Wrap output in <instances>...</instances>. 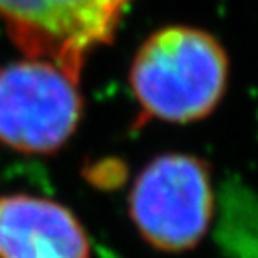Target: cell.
I'll return each instance as SVG.
<instances>
[{
	"mask_svg": "<svg viewBox=\"0 0 258 258\" xmlns=\"http://www.w3.org/2000/svg\"><path fill=\"white\" fill-rule=\"evenodd\" d=\"M79 81L46 59L0 67V144L21 153H52L81 119Z\"/></svg>",
	"mask_w": 258,
	"mask_h": 258,
	"instance_id": "277c9868",
	"label": "cell"
},
{
	"mask_svg": "<svg viewBox=\"0 0 258 258\" xmlns=\"http://www.w3.org/2000/svg\"><path fill=\"white\" fill-rule=\"evenodd\" d=\"M226 77V54L209 33L191 27H166L151 35L140 48L130 83L148 117L189 122L216 107Z\"/></svg>",
	"mask_w": 258,
	"mask_h": 258,
	"instance_id": "6da1fadb",
	"label": "cell"
},
{
	"mask_svg": "<svg viewBox=\"0 0 258 258\" xmlns=\"http://www.w3.org/2000/svg\"><path fill=\"white\" fill-rule=\"evenodd\" d=\"M132 0H0V25L35 59L52 61L79 81L94 48L111 42Z\"/></svg>",
	"mask_w": 258,
	"mask_h": 258,
	"instance_id": "3957f363",
	"label": "cell"
},
{
	"mask_svg": "<svg viewBox=\"0 0 258 258\" xmlns=\"http://www.w3.org/2000/svg\"><path fill=\"white\" fill-rule=\"evenodd\" d=\"M92 245L81 220L48 197H0V258H90Z\"/></svg>",
	"mask_w": 258,
	"mask_h": 258,
	"instance_id": "5b68a950",
	"label": "cell"
},
{
	"mask_svg": "<svg viewBox=\"0 0 258 258\" xmlns=\"http://www.w3.org/2000/svg\"><path fill=\"white\" fill-rule=\"evenodd\" d=\"M211 176L203 161L184 153L153 159L132 185L130 218L163 252H184L203 241L212 218Z\"/></svg>",
	"mask_w": 258,
	"mask_h": 258,
	"instance_id": "7a4b0ae2",
	"label": "cell"
}]
</instances>
